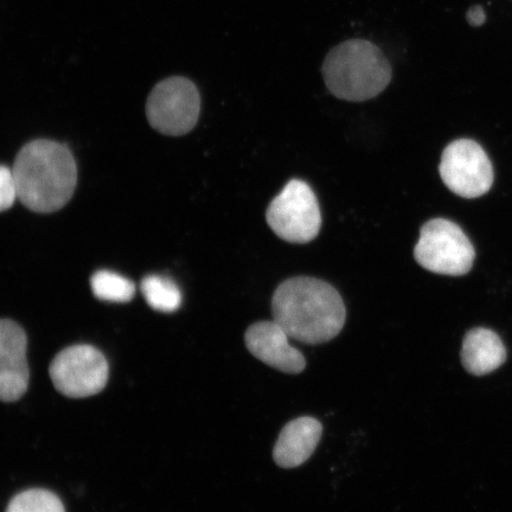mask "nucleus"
Listing matches in <instances>:
<instances>
[{"label":"nucleus","instance_id":"obj_1","mask_svg":"<svg viewBox=\"0 0 512 512\" xmlns=\"http://www.w3.org/2000/svg\"><path fill=\"white\" fill-rule=\"evenodd\" d=\"M274 322L288 337L317 345L339 335L347 320L341 294L326 281L296 277L284 281L272 299Z\"/></svg>","mask_w":512,"mask_h":512},{"label":"nucleus","instance_id":"obj_2","mask_svg":"<svg viewBox=\"0 0 512 512\" xmlns=\"http://www.w3.org/2000/svg\"><path fill=\"white\" fill-rule=\"evenodd\" d=\"M12 171L18 200L40 214L62 209L73 197L78 168L66 146L53 140H34L19 151Z\"/></svg>","mask_w":512,"mask_h":512},{"label":"nucleus","instance_id":"obj_3","mask_svg":"<svg viewBox=\"0 0 512 512\" xmlns=\"http://www.w3.org/2000/svg\"><path fill=\"white\" fill-rule=\"evenodd\" d=\"M330 93L337 99L362 102L376 98L392 81V66L382 50L354 38L330 50L322 67Z\"/></svg>","mask_w":512,"mask_h":512},{"label":"nucleus","instance_id":"obj_4","mask_svg":"<svg viewBox=\"0 0 512 512\" xmlns=\"http://www.w3.org/2000/svg\"><path fill=\"white\" fill-rule=\"evenodd\" d=\"M414 256L427 271L460 277L472 270L476 252L458 224L434 219L422 226Z\"/></svg>","mask_w":512,"mask_h":512},{"label":"nucleus","instance_id":"obj_5","mask_svg":"<svg viewBox=\"0 0 512 512\" xmlns=\"http://www.w3.org/2000/svg\"><path fill=\"white\" fill-rule=\"evenodd\" d=\"M266 220L275 235L290 243H309L322 228V214L310 185L292 179L267 209Z\"/></svg>","mask_w":512,"mask_h":512},{"label":"nucleus","instance_id":"obj_6","mask_svg":"<svg viewBox=\"0 0 512 512\" xmlns=\"http://www.w3.org/2000/svg\"><path fill=\"white\" fill-rule=\"evenodd\" d=\"M201 112V96L194 82L174 76L153 88L146 104L150 125L165 136H184L194 130Z\"/></svg>","mask_w":512,"mask_h":512},{"label":"nucleus","instance_id":"obj_7","mask_svg":"<svg viewBox=\"0 0 512 512\" xmlns=\"http://www.w3.org/2000/svg\"><path fill=\"white\" fill-rule=\"evenodd\" d=\"M49 374L61 394L83 399L105 389L110 367L101 351L81 344L62 350L51 362Z\"/></svg>","mask_w":512,"mask_h":512},{"label":"nucleus","instance_id":"obj_8","mask_svg":"<svg viewBox=\"0 0 512 512\" xmlns=\"http://www.w3.org/2000/svg\"><path fill=\"white\" fill-rule=\"evenodd\" d=\"M439 171L446 187L464 198L483 196L494 184V169L488 155L471 139H459L448 145Z\"/></svg>","mask_w":512,"mask_h":512},{"label":"nucleus","instance_id":"obj_9","mask_svg":"<svg viewBox=\"0 0 512 512\" xmlns=\"http://www.w3.org/2000/svg\"><path fill=\"white\" fill-rule=\"evenodd\" d=\"M28 338L17 323L0 319V401L15 402L27 393Z\"/></svg>","mask_w":512,"mask_h":512},{"label":"nucleus","instance_id":"obj_10","mask_svg":"<svg viewBox=\"0 0 512 512\" xmlns=\"http://www.w3.org/2000/svg\"><path fill=\"white\" fill-rule=\"evenodd\" d=\"M245 343L254 357L281 373L297 375L306 368L302 352L292 347L290 337L274 320L249 326Z\"/></svg>","mask_w":512,"mask_h":512},{"label":"nucleus","instance_id":"obj_11","mask_svg":"<svg viewBox=\"0 0 512 512\" xmlns=\"http://www.w3.org/2000/svg\"><path fill=\"white\" fill-rule=\"evenodd\" d=\"M322 434V424L311 416H302L288 422L274 446L275 464L283 469L303 465L316 451Z\"/></svg>","mask_w":512,"mask_h":512},{"label":"nucleus","instance_id":"obj_12","mask_svg":"<svg viewBox=\"0 0 512 512\" xmlns=\"http://www.w3.org/2000/svg\"><path fill=\"white\" fill-rule=\"evenodd\" d=\"M460 357L467 373L484 376L503 366L507 349L496 332L475 328L467 332Z\"/></svg>","mask_w":512,"mask_h":512},{"label":"nucleus","instance_id":"obj_13","mask_svg":"<svg viewBox=\"0 0 512 512\" xmlns=\"http://www.w3.org/2000/svg\"><path fill=\"white\" fill-rule=\"evenodd\" d=\"M142 292L147 304L158 312L172 313L181 307L182 292L170 278L147 275L142 281Z\"/></svg>","mask_w":512,"mask_h":512},{"label":"nucleus","instance_id":"obj_14","mask_svg":"<svg viewBox=\"0 0 512 512\" xmlns=\"http://www.w3.org/2000/svg\"><path fill=\"white\" fill-rule=\"evenodd\" d=\"M91 286L94 296L102 302L128 303L136 294V285L130 279L111 271L94 273Z\"/></svg>","mask_w":512,"mask_h":512},{"label":"nucleus","instance_id":"obj_15","mask_svg":"<svg viewBox=\"0 0 512 512\" xmlns=\"http://www.w3.org/2000/svg\"><path fill=\"white\" fill-rule=\"evenodd\" d=\"M5 512H66L61 499L53 492L32 489L21 492L8 505Z\"/></svg>","mask_w":512,"mask_h":512},{"label":"nucleus","instance_id":"obj_16","mask_svg":"<svg viewBox=\"0 0 512 512\" xmlns=\"http://www.w3.org/2000/svg\"><path fill=\"white\" fill-rule=\"evenodd\" d=\"M18 200V190L14 171L0 165V213L9 210Z\"/></svg>","mask_w":512,"mask_h":512},{"label":"nucleus","instance_id":"obj_17","mask_svg":"<svg viewBox=\"0 0 512 512\" xmlns=\"http://www.w3.org/2000/svg\"><path fill=\"white\" fill-rule=\"evenodd\" d=\"M466 21L471 27H480L486 22V14L483 6L475 5L467 11Z\"/></svg>","mask_w":512,"mask_h":512}]
</instances>
